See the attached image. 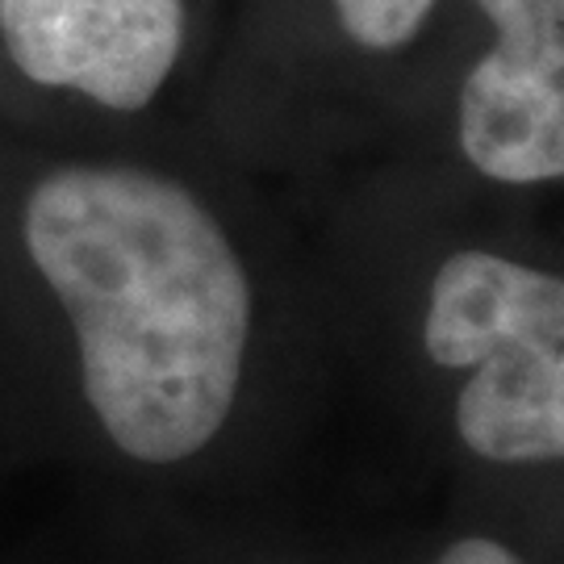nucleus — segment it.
<instances>
[{
	"instance_id": "nucleus-1",
	"label": "nucleus",
	"mask_w": 564,
	"mask_h": 564,
	"mask_svg": "<svg viewBox=\"0 0 564 564\" xmlns=\"http://www.w3.org/2000/svg\"><path fill=\"white\" fill-rule=\"evenodd\" d=\"M25 247L76 323L109 440L147 464L202 452L251 330L247 272L205 205L139 167H63L25 205Z\"/></svg>"
},
{
	"instance_id": "nucleus-2",
	"label": "nucleus",
	"mask_w": 564,
	"mask_h": 564,
	"mask_svg": "<svg viewBox=\"0 0 564 564\" xmlns=\"http://www.w3.org/2000/svg\"><path fill=\"white\" fill-rule=\"evenodd\" d=\"M426 351L473 368L456 402L460 440L498 464L564 456V284L489 251H460L435 272Z\"/></svg>"
},
{
	"instance_id": "nucleus-3",
	"label": "nucleus",
	"mask_w": 564,
	"mask_h": 564,
	"mask_svg": "<svg viewBox=\"0 0 564 564\" xmlns=\"http://www.w3.org/2000/svg\"><path fill=\"white\" fill-rule=\"evenodd\" d=\"M498 42L460 93V147L502 184L564 176V0H477Z\"/></svg>"
},
{
	"instance_id": "nucleus-4",
	"label": "nucleus",
	"mask_w": 564,
	"mask_h": 564,
	"mask_svg": "<svg viewBox=\"0 0 564 564\" xmlns=\"http://www.w3.org/2000/svg\"><path fill=\"white\" fill-rule=\"evenodd\" d=\"M0 39L34 84L142 109L176 67L181 0H0Z\"/></svg>"
},
{
	"instance_id": "nucleus-5",
	"label": "nucleus",
	"mask_w": 564,
	"mask_h": 564,
	"mask_svg": "<svg viewBox=\"0 0 564 564\" xmlns=\"http://www.w3.org/2000/svg\"><path fill=\"white\" fill-rule=\"evenodd\" d=\"M435 0H335L343 30L360 46L393 51L419 34Z\"/></svg>"
},
{
	"instance_id": "nucleus-6",
	"label": "nucleus",
	"mask_w": 564,
	"mask_h": 564,
	"mask_svg": "<svg viewBox=\"0 0 564 564\" xmlns=\"http://www.w3.org/2000/svg\"><path fill=\"white\" fill-rule=\"evenodd\" d=\"M440 564H523L514 552L506 544H498V540H460V544H452L440 556Z\"/></svg>"
}]
</instances>
